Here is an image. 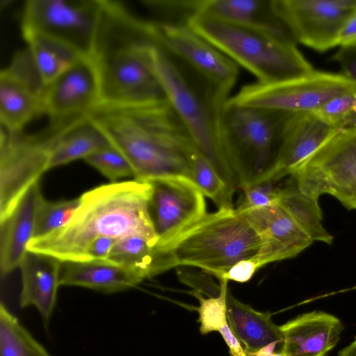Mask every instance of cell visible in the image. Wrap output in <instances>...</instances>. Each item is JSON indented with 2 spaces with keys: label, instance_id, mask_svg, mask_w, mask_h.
<instances>
[{
  "label": "cell",
  "instance_id": "6da1fadb",
  "mask_svg": "<svg viewBox=\"0 0 356 356\" xmlns=\"http://www.w3.org/2000/svg\"><path fill=\"white\" fill-rule=\"evenodd\" d=\"M156 44L154 22L134 16L120 1L103 0L90 56L99 81V104L134 106L167 99L153 66L151 50Z\"/></svg>",
  "mask_w": 356,
  "mask_h": 356
},
{
  "label": "cell",
  "instance_id": "7a4b0ae2",
  "mask_svg": "<svg viewBox=\"0 0 356 356\" xmlns=\"http://www.w3.org/2000/svg\"><path fill=\"white\" fill-rule=\"evenodd\" d=\"M88 118L127 158L136 180L191 178L186 149L193 140L168 99L134 106L99 104Z\"/></svg>",
  "mask_w": 356,
  "mask_h": 356
},
{
  "label": "cell",
  "instance_id": "3957f363",
  "mask_svg": "<svg viewBox=\"0 0 356 356\" xmlns=\"http://www.w3.org/2000/svg\"><path fill=\"white\" fill-rule=\"evenodd\" d=\"M151 186L137 180L101 185L81 197L70 221L40 238L27 250L53 257L61 262L84 261L90 243L103 236L121 239L142 233L156 235L148 211Z\"/></svg>",
  "mask_w": 356,
  "mask_h": 356
},
{
  "label": "cell",
  "instance_id": "277c9868",
  "mask_svg": "<svg viewBox=\"0 0 356 356\" xmlns=\"http://www.w3.org/2000/svg\"><path fill=\"white\" fill-rule=\"evenodd\" d=\"M257 79L270 84L307 76L315 70L297 43L268 30L198 13L186 24Z\"/></svg>",
  "mask_w": 356,
  "mask_h": 356
},
{
  "label": "cell",
  "instance_id": "5b68a950",
  "mask_svg": "<svg viewBox=\"0 0 356 356\" xmlns=\"http://www.w3.org/2000/svg\"><path fill=\"white\" fill-rule=\"evenodd\" d=\"M296 114L238 106L228 99L222 105L220 140L239 188L268 181Z\"/></svg>",
  "mask_w": 356,
  "mask_h": 356
},
{
  "label": "cell",
  "instance_id": "8992f818",
  "mask_svg": "<svg viewBox=\"0 0 356 356\" xmlns=\"http://www.w3.org/2000/svg\"><path fill=\"white\" fill-rule=\"evenodd\" d=\"M261 241L236 209H218L183 232L164 250L174 268H197L219 278L240 260L254 257Z\"/></svg>",
  "mask_w": 356,
  "mask_h": 356
},
{
  "label": "cell",
  "instance_id": "52a82bcc",
  "mask_svg": "<svg viewBox=\"0 0 356 356\" xmlns=\"http://www.w3.org/2000/svg\"><path fill=\"white\" fill-rule=\"evenodd\" d=\"M153 66L166 98L186 127L196 147L234 191L237 179L225 156L219 130L218 103L202 84L195 83L159 44L151 50Z\"/></svg>",
  "mask_w": 356,
  "mask_h": 356
},
{
  "label": "cell",
  "instance_id": "ba28073f",
  "mask_svg": "<svg viewBox=\"0 0 356 356\" xmlns=\"http://www.w3.org/2000/svg\"><path fill=\"white\" fill-rule=\"evenodd\" d=\"M103 0H27L22 15L25 41L42 36L80 56H91L99 30Z\"/></svg>",
  "mask_w": 356,
  "mask_h": 356
},
{
  "label": "cell",
  "instance_id": "9c48e42d",
  "mask_svg": "<svg viewBox=\"0 0 356 356\" xmlns=\"http://www.w3.org/2000/svg\"><path fill=\"white\" fill-rule=\"evenodd\" d=\"M291 176L306 195L327 194L356 209V127L338 129Z\"/></svg>",
  "mask_w": 356,
  "mask_h": 356
},
{
  "label": "cell",
  "instance_id": "30bf717a",
  "mask_svg": "<svg viewBox=\"0 0 356 356\" xmlns=\"http://www.w3.org/2000/svg\"><path fill=\"white\" fill-rule=\"evenodd\" d=\"M55 134L9 133L1 128L0 222L6 220L27 191L49 168Z\"/></svg>",
  "mask_w": 356,
  "mask_h": 356
},
{
  "label": "cell",
  "instance_id": "8fae6325",
  "mask_svg": "<svg viewBox=\"0 0 356 356\" xmlns=\"http://www.w3.org/2000/svg\"><path fill=\"white\" fill-rule=\"evenodd\" d=\"M352 90H356L355 86L341 74L314 70L287 81L245 85L228 100L243 106L309 113L316 112L334 97Z\"/></svg>",
  "mask_w": 356,
  "mask_h": 356
},
{
  "label": "cell",
  "instance_id": "7c38bea8",
  "mask_svg": "<svg viewBox=\"0 0 356 356\" xmlns=\"http://www.w3.org/2000/svg\"><path fill=\"white\" fill-rule=\"evenodd\" d=\"M155 24L159 45L189 67L217 102L225 103L237 80L238 65L187 25Z\"/></svg>",
  "mask_w": 356,
  "mask_h": 356
},
{
  "label": "cell",
  "instance_id": "4fadbf2b",
  "mask_svg": "<svg viewBox=\"0 0 356 356\" xmlns=\"http://www.w3.org/2000/svg\"><path fill=\"white\" fill-rule=\"evenodd\" d=\"M150 220L158 238L156 247L164 250L207 213L204 195L188 177L173 175L149 180Z\"/></svg>",
  "mask_w": 356,
  "mask_h": 356
},
{
  "label": "cell",
  "instance_id": "5bb4252c",
  "mask_svg": "<svg viewBox=\"0 0 356 356\" xmlns=\"http://www.w3.org/2000/svg\"><path fill=\"white\" fill-rule=\"evenodd\" d=\"M296 43L319 52L339 46L341 30L356 0H271Z\"/></svg>",
  "mask_w": 356,
  "mask_h": 356
},
{
  "label": "cell",
  "instance_id": "9a60e30c",
  "mask_svg": "<svg viewBox=\"0 0 356 356\" xmlns=\"http://www.w3.org/2000/svg\"><path fill=\"white\" fill-rule=\"evenodd\" d=\"M100 103L97 71L90 56H81L63 73L44 86L42 115L59 127L88 116Z\"/></svg>",
  "mask_w": 356,
  "mask_h": 356
},
{
  "label": "cell",
  "instance_id": "2e32d148",
  "mask_svg": "<svg viewBox=\"0 0 356 356\" xmlns=\"http://www.w3.org/2000/svg\"><path fill=\"white\" fill-rule=\"evenodd\" d=\"M43 87L29 49L17 52L0 73L1 129L22 132L28 123L42 115Z\"/></svg>",
  "mask_w": 356,
  "mask_h": 356
},
{
  "label": "cell",
  "instance_id": "e0dca14e",
  "mask_svg": "<svg viewBox=\"0 0 356 356\" xmlns=\"http://www.w3.org/2000/svg\"><path fill=\"white\" fill-rule=\"evenodd\" d=\"M259 236L261 246L255 255L262 266L293 258L314 241L279 204L236 209Z\"/></svg>",
  "mask_w": 356,
  "mask_h": 356
},
{
  "label": "cell",
  "instance_id": "ac0fdd59",
  "mask_svg": "<svg viewBox=\"0 0 356 356\" xmlns=\"http://www.w3.org/2000/svg\"><path fill=\"white\" fill-rule=\"evenodd\" d=\"M337 130L315 113L296 114L288 126L267 181L292 175Z\"/></svg>",
  "mask_w": 356,
  "mask_h": 356
},
{
  "label": "cell",
  "instance_id": "d6986e66",
  "mask_svg": "<svg viewBox=\"0 0 356 356\" xmlns=\"http://www.w3.org/2000/svg\"><path fill=\"white\" fill-rule=\"evenodd\" d=\"M341 321L323 312L298 316L280 326L285 356H325L339 340Z\"/></svg>",
  "mask_w": 356,
  "mask_h": 356
},
{
  "label": "cell",
  "instance_id": "ffe728a7",
  "mask_svg": "<svg viewBox=\"0 0 356 356\" xmlns=\"http://www.w3.org/2000/svg\"><path fill=\"white\" fill-rule=\"evenodd\" d=\"M61 264L53 257L27 250L19 266L22 277L19 305L22 308L34 306L45 323L56 306Z\"/></svg>",
  "mask_w": 356,
  "mask_h": 356
},
{
  "label": "cell",
  "instance_id": "44dd1931",
  "mask_svg": "<svg viewBox=\"0 0 356 356\" xmlns=\"http://www.w3.org/2000/svg\"><path fill=\"white\" fill-rule=\"evenodd\" d=\"M43 198L39 181L22 197L10 216L0 222L1 278L19 268L33 236L37 210Z\"/></svg>",
  "mask_w": 356,
  "mask_h": 356
},
{
  "label": "cell",
  "instance_id": "7402d4cb",
  "mask_svg": "<svg viewBox=\"0 0 356 356\" xmlns=\"http://www.w3.org/2000/svg\"><path fill=\"white\" fill-rule=\"evenodd\" d=\"M143 280L130 268L108 259H99L62 262L59 284L113 293L133 288Z\"/></svg>",
  "mask_w": 356,
  "mask_h": 356
},
{
  "label": "cell",
  "instance_id": "603a6c76",
  "mask_svg": "<svg viewBox=\"0 0 356 356\" xmlns=\"http://www.w3.org/2000/svg\"><path fill=\"white\" fill-rule=\"evenodd\" d=\"M226 313L230 330L244 349L251 353L271 344L283 347L280 326L271 320L269 313L254 309L225 293Z\"/></svg>",
  "mask_w": 356,
  "mask_h": 356
},
{
  "label": "cell",
  "instance_id": "cb8c5ba5",
  "mask_svg": "<svg viewBox=\"0 0 356 356\" xmlns=\"http://www.w3.org/2000/svg\"><path fill=\"white\" fill-rule=\"evenodd\" d=\"M201 13L231 22L264 29L295 41L273 10L271 0H201L199 13Z\"/></svg>",
  "mask_w": 356,
  "mask_h": 356
},
{
  "label": "cell",
  "instance_id": "d4e9b609",
  "mask_svg": "<svg viewBox=\"0 0 356 356\" xmlns=\"http://www.w3.org/2000/svg\"><path fill=\"white\" fill-rule=\"evenodd\" d=\"M56 131L49 168L87 156L110 144L104 133L87 117L75 120Z\"/></svg>",
  "mask_w": 356,
  "mask_h": 356
},
{
  "label": "cell",
  "instance_id": "484cf974",
  "mask_svg": "<svg viewBox=\"0 0 356 356\" xmlns=\"http://www.w3.org/2000/svg\"><path fill=\"white\" fill-rule=\"evenodd\" d=\"M279 204L305 230L313 241L332 243L334 236L323 226L318 199L302 193L293 185L279 188Z\"/></svg>",
  "mask_w": 356,
  "mask_h": 356
},
{
  "label": "cell",
  "instance_id": "4316f807",
  "mask_svg": "<svg viewBox=\"0 0 356 356\" xmlns=\"http://www.w3.org/2000/svg\"><path fill=\"white\" fill-rule=\"evenodd\" d=\"M44 86L56 79L81 56L67 46L42 36L26 41Z\"/></svg>",
  "mask_w": 356,
  "mask_h": 356
},
{
  "label": "cell",
  "instance_id": "83f0119b",
  "mask_svg": "<svg viewBox=\"0 0 356 356\" xmlns=\"http://www.w3.org/2000/svg\"><path fill=\"white\" fill-rule=\"evenodd\" d=\"M191 179L218 209L233 208L235 191L220 176L211 162L196 147L193 141L186 147Z\"/></svg>",
  "mask_w": 356,
  "mask_h": 356
},
{
  "label": "cell",
  "instance_id": "f1b7e54d",
  "mask_svg": "<svg viewBox=\"0 0 356 356\" xmlns=\"http://www.w3.org/2000/svg\"><path fill=\"white\" fill-rule=\"evenodd\" d=\"M0 356H52L1 302Z\"/></svg>",
  "mask_w": 356,
  "mask_h": 356
},
{
  "label": "cell",
  "instance_id": "f546056e",
  "mask_svg": "<svg viewBox=\"0 0 356 356\" xmlns=\"http://www.w3.org/2000/svg\"><path fill=\"white\" fill-rule=\"evenodd\" d=\"M80 202V197L54 202L47 201L43 197L37 210L32 238L47 235L66 225L74 214Z\"/></svg>",
  "mask_w": 356,
  "mask_h": 356
},
{
  "label": "cell",
  "instance_id": "4dcf8cb0",
  "mask_svg": "<svg viewBox=\"0 0 356 356\" xmlns=\"http://www.w3.org/2000/svg\"><path fill=\"white\" fill-rule=\"evenodd\" d=\"M220 292L216 297L205 298L202 294L194 291H191V294L200 302V306L197 308L198 321L200 323V330L203 334L213 331L219 332L228 323L225 303V293L228 289V282L220 280Z\"/></svg>",
  "mask_w": 356,
  "mask_h": 356
},
{
  "label": "cell",
  "instance_id": "1f68e13d",
  "mask_svg": "<svg viewBox=\"0 0 356 356\" xmlns=\"http://www.w3.org/2000/svg\"><path fill=\"white\" fill-rule=\"evenodd\" d=\"M315 113L338 129L356 127V90L334 97Z\"/></svg>",
  "mask_w": 356,
  "mask_h": 356
},
{
  "label": "cell",
  "instance_id": "d6a6232c",
  "mask_svg": "<svg viewBox=\"0 0 356 356\" xmlns=\"http://www.w3.org/2000/svg\"><path fill=\"white\" fill-rule=\"evenodd\" d=\"M143 4L160 19V24L186 25L199 13L200 0H143Z\"/></svg>",
  "mask_w": 356,
  "mask_h": 356
},
{
  "label": "cell",
  "instance_id": "836d02e7",
  "mask_svg": "<svg viewBox=\"0 0 356 356\" xmlns=\"http://www.w3.org/2000/svg\"><path fill=\"white\" fill-rule=\"evenodd\" d=\"M84 160L112 183L124 177L134 176L133 169L129 161L111 143L87 156Z\"/></svg>",
  "mask_w": 356,
  "mask_h": 356
},
{
  "label": "cell",
  "instance_id": "e575fe53",
  "mask_svg": "<svg viewBox=\"0 0 356 356\" xmlns=\"http://www.w3.org/2000/svg\"><path fill=\"white\" fill-rule=\"evenodd\" d=\"M244 199L237 207L247 209L268 207L278 202L279 188L271 181H263L252 184L243 189Z\"/></svg>",
  "mask_w": 356,
  "mask_h": 356
},
{
  "label": "cell",
  "instance_id": "d590c367",
  "mask_svg": "<svg viewBox=\"0 0 356 356\" xmlns=\"http://www.w3.org/2000/svg\"><path fill=\"white\" fill-rule=\"evenodd\" d=\"M263 267L254 256L238 261L218 278L220 280H232L237 282L249 281L260 268Z\"/></svg>",
  "mask_w": 356,
  "mask_h": 356
},
{
  "label": "cell",
  "instance_id": "8d00e7d4",
  "mask_svg": "<svg viewBox=\"0 0 356 356\" xmlns=\"http://www.w3.org/2000/svg\"><path fill=\"white\" fill-rule=\"evenodd\" d=\"M331 60L339 65L341 74L356 88V43L340 46Z\"/></svg>",
  "mask_w": 356,
  "mask_h": 356
},
{
  "label": "cell",
  "instance_id": "74e56055",
  "mask_svg": "<svg viewBox=\"0 0 356 356\" xmlns=\"http://www.w3.org/2000/svg\"><path fill=\"white\" fill-rule=\"evenodd\" d=\"M118 241L119 239L111 236H103L95 239L88 246L84 261L106 259Z\"/></svg>",
  "mask_w": 356,
  "mask_h": 356
},
{
  "label": "cell",
  "instance_id": "f35d334b",
  "mask_svg": "<svg viewBox=\"0 0 356 356\" xmlns=\"http://www.w3.org/2000/svg\"><path fill=\"white\" fill-rule=\"evenodd\" d=\"M229 349L231 356H253V353L246 351L239 340L233 334L227 324L219 331Z\"/></svg>",
  "mask_w": 356,
  "mask_h": 356
},
{
  "label": "cell",
  "instance_id": "ab89813d",
  "mask_svg": "<svg viewBox=\"0 0 356 356\" xmlns=\"http://www.w3.org/2000/svg\"><path fill=\"white\" fill-rule=\"evenodd\" d=\"M356 43V9L345 22L339 37V46Z\"/></svg>",
  "mask_w": 356,
  "mask_h": 356
},
{
  "label": "cell",
  "instance_id": "60d3db41",
  "mask_svg": "<svg viewBox=\"0 0 356 356\" xmlns=\"http://www.w3.org/2000/svg\"><path fill=\"white\" fill-rule=\"evenodd\" d=\"M337 356H356V337L349 345L338 353Z\"/></svg>",
  "mask_w": 356,
  "mask_h": 356
},
{
  "label": "cell",
  "instance_id": "b9f144b4",
  "mask_svg": "<svg viewBox=\"0 0 356 356\" xmlns=\"http://www.w3.org/2000/svg\"><path fill=\"white\" fill-rule=\"evenodd\" d=\"M356 289V287H355Z\"/></svg>",
  "mask_w": 356,
  "mask_h": 356
}]
</instances>
